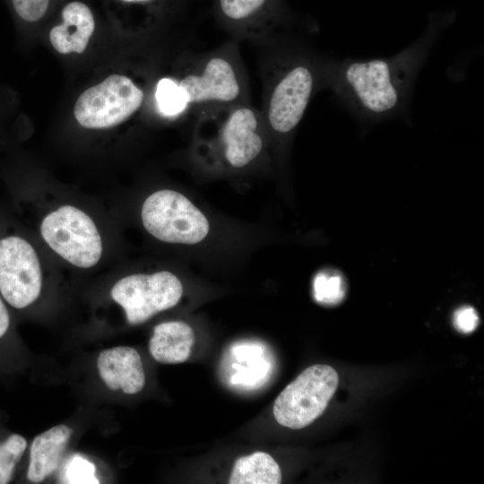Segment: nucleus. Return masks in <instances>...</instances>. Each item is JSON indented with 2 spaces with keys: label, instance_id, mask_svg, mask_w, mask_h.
I'll return each instance as SVG.
<instances>
[{
  "label": "nucleus",
  "instance_id": "nucleus-11",
  "mask_svg": "<svg viewBox=\"0 0 484 484\" xmlns=\"http://www.w3.org/2000/svg\"><path fill=\"white\" fill-rule=\"evenodd\" d=\"M99 374L105 385L113 391L125 393L141 392L145 385V374L138 351L127 346L102 350L97 359Z\"/></svg>",
  "mask_w": 484,
  "mask_h": 484
},
{
  "label": "nucleus",
  "instance_id": "nucleus-22",
  "mask_svg": "<svg viewBox=\"0 0 484 484\" xmlns=\"http://www.w3.org/2000/svg\"><path fill=\"white\" fill-rule=\"evenodd\" d=\"M479 316L474 308L463 307L457 309L454 315V324L460 332L469 333L475 330Z\"/></svg>",
  "mask_w": 484,
  "mask_h": 484
},
{
  "label": "nucleus",
  "instance_id": "nucleus-6",
  "mask_svg": "<svg viewBox=\"0 0 484 484\" xmlns=\"http://www.w3.org/2000/svg\"><path fill=\"white\" fill-rule=\"evenodd\" d=\"M45 242L59 256L80 268L95 265L102 255V240L92 219L72 205L48 214L40 225Z\"/></svg>",
  "mask_w": 484,
  "mask_h": 484
},
{
  "label": "nucleus",
  "instance_id": "nucleus-12",
  "mask_svg": "<svg viewBox=\"0 0 484 484\" xmlns=\"http://www.w3.org/2000/svg\"><path fill=\"white\" fill-rule=\"evenodd\" d=\"M62 23L49 32L52 47L60 54L82 53L95 30L91 10L84 3L73 1L62 10Z\"/></svg>",
  "mask_w": 484,
  "mask_h": 484
},
{
  "label": "nucleus",
  "instance_id": "nucleus-14",
  "mask_svg": "<svg viewBox=\"0 0 484 484\" xmlns=\"http://www.w3.org/2000/svg\"><path fill=\"white\" fill-rule=\"evenodd\" d=\"M194 342L192 327L185 322L170 321L156 325L149 341L152 358L161 364H179L188 359Z\"/></svg>",
  "mask_w": 484,
  "mask_h": 484
},
{
  "label": "nucleus",
  "instance_id": "nucleus-2",
  "mask_svg": "<svg viewBox=\"0 0 484 484\" xmlns=\"http://www.w3.org/2000/svg\"><path fill=\"white\" fill-rule=\"evenodd\" d=\"M325 65L305 55L281 63L265 100V119L280 134L290 133L302 119L320 82H325Z\"/></svg>",
  "mask_w": 484,
  "mask_h": 484
},
{
  "label": "nucleus",
  "instance_id": "nucleus-18",
  "mask_svg": "<svg viewBox=\"0 0 484 484\" xmlns=\"http://www.w3.org/2000/svg\"><path fill=\"white\" fill-rule=\"evenodd\" d=\"M314 290L318 302L336 305L345 295L343 279L338 273L320 272L315 279Z\"/></svg>",
  "mask_w": 484,
  "mask_h": 484
},
{
  "label": "nucleus",
  "instance_id": "nucleus-15",
  "mask_svg": "<svg viewBox=\"0 0 484 484\" xmlns=\"http://www.w3.org/2000/svg\"><path fill=\"white\" fill-rule=\"evenodd\" d=\"M281 481L280 466L264 452L238 458L229 480V484H279Z\"/></svg>",
  "mask_w": 484,
  "mask_h": 484
},
{
  "label": "nucleus",
  "instance_id": "nucleus-9",
  "mask_svg": "<svg viewBox=\"0 0 484 484\" xmlns=\"http://www.w3.org/2000/svg\"><path fill=\"white\" fill-rule=\"evenodd\" d=\"M187 107L213 108L238 104L243 95L242 79L234 61L219 54L176 80Z\"/></svg>",
  "mask_w": 484,
  "mask_h": 484
},
{
  "label": "nucleus",
  "instance_id": "nucleus-21",
  "mask_svg": "<svg viewBox=\"0 0 484 484\" xmlns=\"http://www.w3.org/2000/svg\"><path fill=\"white\" fill-rule=\"evenodd\" d=\"M50 0H12L16 13L24 21L34 22L40 20L48 8Z\"/></svg>",
  "mask_w": 484,
  "mask_h": 484
},
{
  "label": "nucleus",
  "instance_id": "nucleus-4",
  "mask_svg": "<svg viewBox=\"0 0 484 484\" xmlns=\"http://www.w3.org/2000/svg\"><path fill=\"white\" fill-rule=\"evenodd\" d=\"M141 216L145 229L168 243L196 244L209 232L203 213L185 195L173 190H160L147 197Z\"/></svg>",
  "mask_w": 484,
  "mask_h": 484
},
{
  "label": "nucleus",
  "instance_id": "nucleus-23",
  "mask_svg": "<svg viewBox=\"0 0 484 484\" xmlns=\"http://www.w3.org/2000/svg\"><path fill=\"white\" fill-rule=\"evenodd\" d=\"M11 328V318L8 309L0 296V341L4 340Z\"/></svg>",
  "mask_w": 484,
  "mask_h": 484
},
{
  "label": "nucleus",
  "instance_id": "nucleus-16",
  "mask_svg": "<svg viewBox=\"0 0 484 484\" xmlns=\"http://www.w3.org/2000/svg\"><path fill=\"white\" fill-rule=\"evenodd\" d=\"M26 448V439L16 433L0 440V484L11 482Z\"/></svg>",
  "mask_w": 484,
  "mask_h": 484
},
{
  "label": "nucleus",
  "instance_id": "nucleus-20",
  "mask_svg": "<svg viewBox=\"0 0 484 484\" xmlns=\"http://www.w3.org/2000/svg\"><path fill=\"white\" fill-rule=\"evenodd\" d=\"M96 468L89 460L73 456L65 469V482L75 484H95L99 481L95 476Z\"/></svg>",
  "mask_w": 484,
  "mask_h": 484
},
{
  "label": "nucleus",
  "instance_id": "nucleus-13",
  "mask_svg": "<svg viewBox=\"0 0 484 484\" xmlns=\"http://www.w3.org/2000/svg\"><path fill=\"white\" fill-rule=\"evenodd\" d=\"M73 432L70 427L60 424L33 439L26 474L30 482L39 483L58 468Z\"/></svg>",
  "mask_w": 484,
  "mask_h": 484
},
{
  "label": "nucleus",
  "instance_id": "nucleus-1",
  "mask_svg": "<svg viewBox=\"0 0 484 484\" xmlns=\"http://www.w3.org/2000/svg\"><path fill=\"white\" fill-rule=\"evenodd\" d=\"M444 23H431L402 52L370 60L345 59L325 65V84L352 112L381 119L406 110L416 77Z\"/></svg>",
  "mask_w": 484,
  "mask_h": 484
},
{
  "label": "nucleus",
  "instance_id": "nucleus-3",
  "mask_svg": "<svg viewBox=\"0 0 484 484\" xmlns=\"http://www.w3.org/2000/svg\"><path fill=\"white\" fill-rule=\"evenodd\" d=\"M339 376L328 365H313L289 384L276 398L273 416L291 429H300L315 420L334 394Z\"/></svg>",
  "mask_w": 484,
  "mask_h": 484
},
{
  "label": "nucleus",
  "instance_id": "nucleus-10",
  "mask_svg": "<svg viewBox=\"0 0 484 484\" xmlns=\"http://www.w3.org/2000/svg\"><path fill=\"white\" fill-rule=\"evenodd\" d=\"M207 116L217 127L220 150L226 162L243 168L257 158L264 147L258 112L235 104L213 108Z\"/></svg>",
  "mask_w": 484,
  "mask_h": 484
},
{
  "label": "nucleus",
  "instance_id": "nucleus-19",
  "mask_svg": "<svg viewBox=\"0 0 484 484\" xmlns=\"http://www.w3.org/2000/svg\"><path fill=\"white\" fill-rule=\"evenodd\" d=\"M269 0H219L222 14L232 22H246L256 16Z\"/></svg>",
  "mask_w": 484,
  "mask_h": 484
},
{
  "label": "nucleus",
  "instance_id": "nucleus-24",
  "mask_svg": "<svg viewBox=\"0 0 484 484\" xmlns=\"http://www.w3.org/2000/svg\"><path fill=\"white\" fill-rule=\"evenodd\" d=\"M125 3L134 4H145L152 2L153 0H120Z\"/></svg>",
  "mask_w": 484,
  "mask_h": 484
},
{
  "label": "nucleus",
  "instance_id": "nucleus-5",
  "mask_svg": "<svg viewBox=\"0 0 484 484\" xmlns=\"http://www.w3.org/2000/svg\"><path fill=\"white\" fill-rule=\"evenodd\" d=\"M144 93L129 77L111 74L85 90L77 99L73 115L88 129H108L122 124L143 105Z\"/></svg>",
  "mask_w": 484,
  "mask_h": 484
},
{
  "label": "nucleus",
  "instance_id": "nucleus-7",
  "mask_svg": "<svg viewBox=\"0 0 484 484\" xmlns=\"http://www.w3.org/2000/svg\"><path fill=\"white\" fill-rule=\"evenodd\" d=\"M179 279L168 271L137 273L120 279L110 295L120 305L130 324H142L159 312L175 307L181 298Z\"/></svg>",
  "mask_w": 484,
  "mask_h": 484
},
{
  "label": "nucleus",
  "instance_id": "nucleus-17",
  "mask_svg": "<svg viewBox=\"0 0 484 484\" xmlns=\"http://www.w3.org/2000/svg\"><path fill=\"white\" fill-rule=\"evenodd\" d=\"M155 99L160 112L166 117H177L188 108L175 79H160L155 89Z\"/></svg>",
  "mask_w": 484,
  "mask_h": 484
},
{
  "label": "nucleus",
  "instance_id": "nucleus-8",
  "mask_svg": "<svg viewBox=\"0 0 484 484\" xmlns=\"http://www.w3.org/2000/svg\"><path fill=\"white\" fill-rule=\"evenodd\" d=\"M42 273L33 246L18 236L0 239V294L16 309L31 305L39 296Z\"/></svg>",
  "mask_w": 484,
  "mask_h": 484
}]
</instances>
